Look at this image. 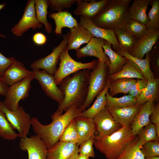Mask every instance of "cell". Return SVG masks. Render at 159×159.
<instances>
[{
  "label": "cell",
  "mask_w": 159,
  "mask_h": 159,
  "mask_svg": "<svg viewBox=\"0 0 159 159\" xmlns=\"http://www.w3.org/2000/svg\"><path fill=\"white\" fill-rule=\"evenodd\" d=\"M116 53L135 63L142 71L145 79L148 80L149 79L155 78L151 69L150 64V52L146 54L145 58L143 59L134 57L125 51L119 50Z\"/></svg>",
  "instance_id": "30"
},
{
  "label": "cell",
  "mask_w": 159,
  "mask_h": 159,
  "mask_svg": "<svg viewBox=\"0 0 159 159\" xmlns=\"http://www.w3.org/2000/svg\"><path fill=\"white\" fill-rule=\"evenodd\" d=\"M145 159H159V156H154L151 157L145 158Z\"/></svg>",
  "instance_id": "51"
},
{
  "label": "cell",
  "mask_w": 159,
  "mask_h": 159,
  "mask_svg": "<svg viewBox=\"0 0 159 159\" xmlns=\"http://www.w3.org/2000/svg\"><path fill=\"white\" fill-rule=\"evenodd\" d=\"M49 16L54 21L55 28L54 32L56 35H61L64 28L70 29L77 26L79 24L71 14L67 11H62L49 14Z\"/></svg>",
  "instance_id": "23"
},
{
  "label": "cell",
  "mask_w": 159,
  "mask_h": 159,
  "mask_svg": "<svg viewBox=\"0 0 159 159\" xmlns=\"http://www.w3.org/2000/svg\"><path fill=\"white\" fill-rule=\"evenodd\" d=\"M79 23L89 31L93 37L104 39L110 43L115 52L119 50L118 41L114 30L98 27L90 19L82 16H80Z\"/></svg>",
  "instance_id": "15"
},
{
  "label": "cell",
  "mask_w": 159,
  "mask_h": 159,
  "mask_svg": "<svg viewBox=\"0 0 159 159\" xmlns=\"http://www.w3.org/2000/svg\"><path fill=\"white\" fill-rule=\"evenodd\" d=\"M155 106L154 102H146L141 105L139 112L130 125L134 135H137L140 130L150 123V116Z\"/></svg>",
  "instance_id": "22"
},
{
  "label": "cell",
  "mask_w": 159,
  "mask_h": 159,
  "mask_svg": "<svg viewBox=\"0 0 159 159\" xmlns=\"http://www.w3.org/2000/svg\"><path fill=\"white\" fill-rule=\"evenodd\" d=\"M131 0H109L92 20L97 26L115 30L123 28L130 19L129 8Z\"/></svg>",
  "instance_id": "3"
},
{
  "label": "cell",
  "mask_w": 159,
  "mask_h": 159,
  "mask_svg": "<svg viewBox=\"0 0 159 159\" xmlns=\"http://www.w3.org/2000/svg\"><path fill=\"white\" fill-rule=\"evenodd\" d=\"M32 71L34 79L38 81L47 96L57 101L59 105H60L64 95L56 83L53 76L43 70L33 69Z\"/></svg>",
  "instance_id": "12"
},
{
  "label": "cell",
  "mask_w": 159,
  "mask_h": 159,
  "mask_svg": "<svg viewBox=\"0 0 159 159\" xmlns=\"http://www.w3.org/2000/svg\"><path fill=\"white\" fill-rule=\"evenodd\" d=\"M140 148L137 135L127 146L118 159H145Z\"/></svg>",
  "instance_id": "37"
},
{
  "label": "cell",
  "mask_w": 159,
  "mask_h": 159,
  "mask_svg": "<svg viewBox=\"0 0 159 159\" xmlns=\"http://www.w3.org/2000/svg\"><path fill=\"white\" fill-rule=\"evenodd\" d=\"M92 37L90 33L79 23L77 26L70 29L67 45L68 49L77 50L82 44L88 43Z\"/></svg>",
  "instance_id": "21"
},
{
  "label": "cell",
  "mask_w": 159,
  "mask_h": 159,
  "mask_svg": "<svg viewBox=\"0 0 159 159\" xmlns=\"http://www.w3.org/2000/svg\"><path fill=\"white\" fill-rule=\"evenodd\" d=\"M159 37V29H147L144 34L139 40L130 53L132 56L143 59L147 53L150 52L156 44Z\"/></svg>",
  "instance_id": "16"
},
{
  "label": "cell",
  "mask_w": 159,
  "mask_h": 159,
  "mask_svg": "<svg viewBox=\"0 0 159 159\" xmlns=\"http://www.w3.org/2000/svg\"><path fill=\"white\" fill-rule=\"evenodd\" d=\"M75 159H90L89 157L78 154Z\"/></svg>",
  "instance_id": "49"
},
{
  "label": "cell",
  "mask_w": 159,
  "mask_h": 159,
  "mask_svg": "<svg viewBox=\"0 0 159 159\" xmlns=\"http://www.w3.org/2000/svg\"><path fill=\"white\" fill-rule=\"evenodd\" d=\"M78 0H48V6L53 11L60 12L71 7Z\"/></svg>",
  "instance_id": "42"
},
{
  "label": "cell",
  "mask_w": 159,
  "mask_h": 159,
  "mask_svg": "<svg viewBox=\"0 0 159 159\" xmlns=\"http://www.w3.org/2000/svg\"><path fill=\"white\" fill-rule=\"evenodd\" d=\"M109 0H78L77 6L73 11L76 16H80L92 20L102 11Z\"/></svg>",
  "instance_id": "17"
},
{
  "label": "cell",
  "mask_w": 159,
  "mask_h": 159,
  "mask_svg": "<svg viewBox=\"0 0 159 159\" xmlns=\"http://www.w3.org/2000/svg\"><path fill=\"white\" fill-rule=\"evenodd\" d=\"M150 119V121L155 125L158 135L159 136V105L158 104L155 105L153 110L151 114Z\"/></svg>",
  "instance_id": "46"
},
{
  "label": "cell",
  "mask_w": 159,
  "mask_h": 159,
  "mask_svg": "<svg viewBox=\"0 0 159 159\" xmlns=\"http://www.w3.org/2000/svg\"><path fill=\"white\" fill-rule=\"evenodd\" d=\"M110 80L108 77L105 87L97 96L93 104L87 110L82 112L79 116L93 119L100 111L105 107L106 102V93L108 90Z\"/></svg>",
  "instance_id": "29"
},
{
  "label": "cell",
  "mask_w": 159,
  "mask_h": 159,
  "mask_svg": "<svg viewBox=\"0 0 159 159\" xmlns=\"http://www.w3.org/2000/svg\"><path fill=\"white\" fill-rule=\"evenodd\" d=\"M69 34L70 31L64 34L62 42L53 48L52 52L45 57L34 61L31 68L33 69H42L53 76L58 69L60 55L67 44Z\"/></svg>",
  "instance_id": "8"
},
{
  "label": "cell",
  "mask_w": 159,
  "mask_h": 159,
  "mask_svg": "<svg viewBox=\"0 0 159 159\" xmlns=\"http://www.w3.org/2000/svg\"><path fill=\"white\" fill-rule=\"evenodd\" d=\"M20 148L26 151L28 159H47L48 150L42 140L37 135L20 138Z\"/></svg>",
  "instance_id": "13"
},
{
  "label": "cell",
  "mask_w": 159,
  "mask_h": 159,
  "mask_svg": "<svg viewBox=\"0 0 159 159\" xmlns=\"http://www.w3.org/2000/svg\"><path fill=\"white\" fill-rule=\"evenodd\" d=\"M76 129L79 137V146L91 137L95 136V125L93 119L79 116L74 119Z\"/></svg>",
  "instance_id": "25"
},
{
  "label": "cell",
  "mask_w": 159,
  "mask_h": 159,
  "mask_svg": "<svg viewBox=\"0 0 159 159\" xmlns=\"http://www.w3.org/2000/svg\"><path fill=\"white\" fill-rule=\"evenodd\" d=\"M90 72L88 69L80 70L63 79L59 87L64 99L52 117L61 115L72 106L79 107L83 105L87 96Z\"/></svg>",
  "instance_id": "1"
},
{
  "label": "cell",
  "mask_w": 159,
  "mask_h": 159,
  "mask_svg": "<svg viewBox=\"0 0 159 159\" xmlns=\"http://www.w3.org/2000/svg\"><path fill=\"white\" fill-rule=\"evenodd\" d=\"M137 135L138 144L141 148L148 142L159 140V136L156 127L153 123L151 122L140 130Z\"/></svg>",
  "instance_id": "35"
},
{
  "label": "cell",
  "mask_w": 159,
  "mask_h": 159,
  "mask_svg": "<svg viewBox=\"0 0 159 159\" xmlns=\"http://www.w3.org/2000/svg\"><path fill=\"white\" fill-rule=\"evenodd\" d=\"M137 135L132 134L130 125H123L110 135L99 140L94 139L93 144L107 159H118Z\"/></svg>",
  "instance_id": "4"
},
{
  "label": "cell",
  "mask_w": 159,
  "mask_h": 159,
  "mask_svg": "<svg viewBox=\"0 0 159 159\" xmlns=\"http://www.w3.org/2000/svg\"><path fill=\"white\" fill-rule=\"evenodd\" d=\"M106 42L104 39L93 37L85 47L76 50V56L78 59L88 56L95 57L100 62L107 64L108 67L110 61L103 48Z\"/></svg>",
  "instance_id": "14"
},
{
  "label": "cell",
  "mask_w": 159,
  "mask_h": 159,
  "mask_svg": "<svg viewBox=\"0 0 159 159\" xmlns=\"http://www.w3.org/2000/svg\"><path fill=\"white\" fill-rule=\"evenodd\" d=\"M48 7V0H35V9L37 19L44 25L46 32L50 33L52 31V26L47 19V15L49 14L47 11Z\"/></svg>",
  "instance_id": "33"
},
{
  "label": "cell",
  "mask_w": 159,
  "mask_h": 159,
  "mask_svg": "<svg viewBox=\"0 0 159 159\" xmlns=\"http://www.w3.org/2000/svg\"><path fill=\"white\" fill-rule=\"evenodd\" d=\"M82 112L81 107L73 105L63 114L52 117V121L48 125L42 124L34 117L31 118V125L36 135L42 140L48 150L59 141L60 136L69 123L79 116Z\"/></svg>",
  "instance_id": "2"
},
{
  "label": "cell",
  "mask_w": 159,
  "mask_h": 159,
  "mask_svg": "<svg viewBox=\"0 0 159 159\" xmlns=\"http://www.w3.org/2000/svg\"><path fill=\"white\" fill-rule=\"evenodd\" d=\"M0 107L13 129L18 131L19 137H27L31 125L30 115L25 112L22 106H19L16 111H12L6 107L2 102L0 101Z\"/></svg>",
  "instance_id": "9"
},
{
  "label": "cell",
  "mask_w": 159,
  "mask_h": 159,
  "mask_svg": "<svg viewBox=\"0 0 159 159\" xmlns=\"http://www.w3.org/2000/svg\"><path fill=\"white\" fill-rule=\"evenodd\" d=\"M114 31L119 47L118 51H125L130 54L138 40L123 28L115 29Z\"/></svg>",
  "instance_id": "31"
},
{
  "label": "cell",
  "mask_w": 159,
  "mask_h": 159,
  "mask_svg": "<svg viewBox=\"0 0 159 159\" xmlns=\"http://www.w3.org/2000/svg\"><path fill=\"white\" fill-rule=\"evenodd\" d=\"M150 0H134L130 6L129 12L130 19L146 25L149 21L147 11Z\"/></svg>",
  "instance_id": "24"
},
{
  "label": "cell",
  "mask_w": 159,
  "mask_h": 159,
  "mask_svg": "<svg viewBox=\"0 0 159 159\" xmlns=\"http://www.w3.org/2000/svg\"><path fill=\"white\" fill-rule=\"evenodd\" d=\"M79 146L72 143L59 141L48 150L47 159H75L79 154Z\"/></svg>",
  "instance_id": "18"
},
{
  "label": "cell",
  "mask_w": 159,
  "mask_h": 159,
  "mask_svg": "<svg viewBox=\"0 0 159 159\" xmlns=\"http://www.w3.org/2000/svg\"><path fill=\"white\" fill-rule=\"evenodd\" d=\"M108 77L111 81L120 78H137L145 79L138 66L133 62L127 59L120 71Z\"/></svg>",
  "instance_id": "26"
},
{
  "label": "cell",
  "mask_w": 159,
  "mask_h": 159,
  "mask_svg": "<svg viewBox=\"0 0 159 159\" xmlns=\"http://www.w3.org/2000/svg\"><path fill=\"white\" fill-rule=\"evenodd\" d=\"M32 75V71L29 70L23 63L16 60L5 71L1 77L9 86Z\"/></svg>",
  "instance_id": "19"
},
{
  "label": "cell",
  "mask_w": 159,
  "mask_h": 159,
  "mask_svg": "<svg viewBox=\"0 0 159 159\" xmlns=\"http://www.w3.org/2000/svg\"><path fill=\"white\" fill-rule=\"evenodd\" d=\"M34 43L38 45H42L47 42L46 36L43 33L37 32L34 34L32 38Z\"/></svg>",
  "instance_id": "47"
},
{
  "label": "cell",
  "mask_w": 159,
  "mask_h": 159,
  "mask_svg": "<svg viewBox=\"0 0 159 159\" xmlns=\"http://www.w3.org/2000/svg\"><path fill=\"white\" fill-rule=\"evenodd\" d=\"M9 87L2 77L0 76V95L5 96Z\"/></svg>",
  "instance_id": "48"
},
{
  "label": "cell",
  "mask_w": 159,
  "mask_h": 159,
  "mask_svg": "<svg viewBox=\"0 0 159 159\" xmlns=\"http://www.w3.org/2000/svg\"><path fill=\"white\" fill-rule=\"evenodd\" d=\"M112 47V45L107 42L103 46L104 52L110 61L108 75L114 74L120 71L127 59L115 52Z\"/></svg>",
  "instance_id": "28"
},
{
  "label": "cell",
  "mask_w": 159,
  "mask_h": 159,
  "mask_svg": "<svg viewBox=\"0 0 159 159\" xmlns=\"http://www.w3.org/2000/svg\"><path fill=\"white\" fill-rule=\"evenodd\" d=\"M19 137L18 133L14 131L0 107V137L5 140H14Z\"/></svg>",
  "instance_id": "36"
},
{
  "label": "cell",
  "mask_w": 159,
  "mask_h": 159,
  "mask_svg": "<svg viewBox=\"0 0 159 159\" xmlns=\"http://www.w3.org/2000/svg\"><path fill=\"white\" fill-rule=\"evenodd\" d=\"M141 105L107 109L115 121L121 126H130L139 112Z\"/></svg>",
  "instance_id": "20"
},
{
  "label": "cell",
  "mask_w": 159,
  "mask_h": 159,
  "mask_svg": "<svg viewBox=\"0 0 159 159\" xmlns=\"http://www.w3.org/2000/svg\"><path fill=\"white\" fill-rule=\"evenodd\" d=\"M159 79L150 78L140 95L136 99L137 104L141 105L146 102H153L158 98Z\"/></svg>",
  "instance_id": "27"
},
{
  "label": "cell",
  "mask_w": 159,
  "mask_h": 159,
  "mask_svg": "<svg viewBox=\"0 0 159 159\" xmlns=\"http://www.w3.org/2000/svg\"><path fill=\"white\" fill-rule=\"evenodd\" d=\"M66 46L59 57V66L53 75L57 85H59L63 79L66 77L80 70L92 69L97 64V60H96L85 63L76 61L70 56Z\"/></svg>",
  "instance_id": "6"
},
{
  "label": "cell",
  "mask_w": 159,
  "mask_h": 159,
  "mask_svg": "<svg viewBox=\"0 0 159 159\" xmlns=\"http://www.w3.org/2000/svg\"><path fill=\"white\" fill-rule=\"evenodd\" d=\"M108 91L106 93L105 107L107 109L125 107L133 106L137 104L136 99L130 95L119 98L115 97L110 95Z\"/></svg>",
  "instance_id": "34"
},
{
  "label": "cell",
  "mask_w": 159,
  "mask_h": 159,
  "mask_svg": "<svg viewBox=\"0 0 159 159\" xmlns=\"http://www.w3.org/2000/svg\"><path fill=\"white\" fill-rule=\"evenodd\" d=\"M59 141L77 144L79 141V137L73 120L64 129L60 136Z\"/></svg>",
  "instance_id": "39"
},
{
  "label": "cell",
  "mask_w": 159,
  "mask_h": 159,
  "mask_svg": "<svg viewBox=\"0 0 159 159\" xmlns=\"http://www.w3.org/2000/svg\"><path fill=\"white\" fill-rule=\"evenodd\" d=\"M93 121L95 131L97 134L95 136V140L101 139L110 135L118 131L122 126L117 122L105 107L94 117Z\"/></svg>",
  "instance_id": "11"
},
{
  "label": "cell",
  "mask_w": 159,
  "mask_h": 159,
  "mask_svg": "<svg viewBox=\"0 0 159 159\" xmlns=\"http://www.w3.org/2000/svg\"><path fill=\"white\" fill-rule=\"evenodd\" d=\"M42 26L36 17L35 0H29L27 2L21 18L17 24L11 29V31L13 34L20 37L30 29L35 30L41 28Z\"/></svg>",
  "instance_id": "10"
},
{
  "label": "cell",
  "mask_w": 159,
  "mask_h": 159,
  "mask_svg": "<svg viewBox=\"0 0 159 159\" xmlns=\"http://www.w3.org/2000/svg\"><path fill=\"white\" fill-rule=\"evenodd\" d=\"M16 60L13 57H5L0 52V76H2L5 71Z\"/></svg>",
  "instance_id": "45"
},
{
  "label": "cell",
  "mask_w": 159,
  "mask_h": 159,
  "mask_svg": "<svg viewBox=\"0 0 159 159\" xmlns=\"http://www.w3.org/2000/svg\"><path fill=\"white\" fill-rule=\"evenodd\" d=\"M151 6L148 15L149 21L146 25L147 29H159V0H150Z\"/></svg>",
  "instance_id": "38"
},
{
  "label": "cell",
  "mask_w": 159,
  "mask_h": 159,
  "mask_svg": "<svg viewBox=\"0 0 159 159\" xmlns=\"http://www.w3.org/2000/svg\"><path fill=\"white\" fill-rule=\"evenodd\" d=\"M108 72L107 64L98 60L96 66L90 72L87 96L81 106L82 112L90 107L95 98L105 87L107 81Z\"/></svg>",
  "instance_id": "5"
},
{
  "label": "cell",
  "mask_w": 159,
  "mask_h": 159,
  "mask_svg": "<svg viewBox=\"0 0 159 159\" xmlns=\"http://www.w3.org/2000/svg\"><path fill=\"white\" fill-rule=\"evenodd\" d=\"M136 80L131 78H120L110 80L108 93L112 97L120 93H128L131 86Z\"/></svg>",
  "instance_id": "32"
},
{
  "label": "cell",
  "mask_w": 159,
  "mask_h": 159,
  "mask_svg": "<svg viewBox=\"0 0 159 159\" xmlns=\"http://www.w3.org/2000/svg\"><path fill=\"white\" fill-rule=\"evenodd\" d=\"M123 28L138 40L144 34L148 29L146 25L131 19Z\"/></svg>",
  "instance_id": "40"
},
{
  "label": "cell",
  "mask_w": 159,
  "mask_h": 159,
  "mask_svg": "<svg viewBox=\"0 0 159 159\" xmlns=\"http://www.w3.org/2000/svg\"><path fill=\"white\" fill-rule=\"evenodd\" d=\"M6 5V4H0V10L4 8ZM0 37L3 38H6V37L0 33Z\"/></svg>",
  "instance_id": "50"
},
{
  "label": "cell",
  "mask_w": 159,
  "mask_h": 159,
  "mask_svg": "<svg viewBox=\"0 0 159 159\" xmlns=\"http://www.w3.org/2000/svg\"><path fill=\"white\" fill-rule=\"evenodd\" d=\"M140 150L145 158L159 156V140L146 143L142 145Z\"/></svg>",
  "instance_id": "41"
},
{
  "label": "cell",
  "mask_w": 159,
  "mask_h": 159,
  "mask_svg": "<svg viewBox=\"0 0 159 159\" xmlns=\"http://www.w3.org/2000/svg\"><path fill=\"white\" fill-rule=\"evenodd\" d=\"M94 139L95 136H92L81 144L79 146L78 153L89 157H95V154L93 147Z\"/></svg>",
  "instance_id": "43"
},
{
  "label": "cell",
  "mask_w": 159,
  "mask_h": 159,
  "mask_svg": "<svg viewBox=\"0 0 159 159\" xmlns=\"http://www.w3.org/2000/svg\"><path fill=\"white\" fill-rule=\"evenodd\" d=\"M33 79L32 75L9 86L5 98L2 102L4 106L11 111L18 110L19 101L28 97Z\"/></svg>",
  "instance_id": "7"
},
{
  "label": "cell",
  "mask_w": 159,
  "mask_h": 159,
  "mask_svg": "<svg viewBox=\"0 0 159 159\" xmlns=\"http://www.w3.org/2000/svg\"><path fill=\"white\" fill-rule=\"evenodd\" d=\"M148 80L137 79L131 86L129 95L136 99L146 86Z\"/></svg>",
  "instance_id": "44"
}]
</instances>
